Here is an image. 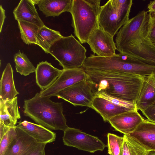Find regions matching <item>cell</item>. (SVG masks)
Here are the masks:
<instances>
[{
  "mask_svg": "<svg viewBox=\"0 0 155 155\" xmlns=\"http://www.w3.org/2000/svg\"><path fill=\"white\" fill-rule=\"evenodd\" d=\"M84 70L97 92L103 91L135 104L145 77L130 74Z\"/></svg>",
  "mask_w": 155,
  "mask_h": 155,
  "instance_id": "1",
  "label": "cell"
},
{
  "mask_svg": "<svg viewBox=\"0 0 155 155\" xmlns=\"http://www.w3.org/2000/svg\"><path fill=\"white\" fill-rule=\"evenodd\" d=\"M23 108L25 116L49 129L64 131L68 127L63 114L62 102H53L37 93L32 98L25 100Z\"/></svg>",
  "mask_w": 155,
  "mask_h": 155,
  "instance_id": "2",
  "label": "cell"
},
{
  "mask_svg": "<svg viewBox=\"0 0 155 155\" xmlns=\"http://www.w3.org/2000/svg\"><path fill=\"white\" fill-rule=\"evenodd\" d=\"M82 67L85 69L136 75L142 77L149 72V65L126 54L120 53L110 56L91 54L86 58Z\"/></svg>",
  "mask_w": 155,
  "mask_h": 155,
  "instance_id": "3",
  "label": "cell"
},
{
  "mask_svg": "<svg viewBox=\"0 0 155 155\" xmlns=\"http://www.w3.org/2000/svg\"><path fill=\"white\" fill-rule=\"evenodd\" d=\"M100 0H73L70 12L74 33L81 44L87 43L98 24Z\"/></svg>",
  "mask_w": 155,
  "mask_h": 155,
  "instance_id": "4",
  "label": "cell"
},
{
  "mask_svg": "<svg viewBox=\"0 0 155 155\" xmlns=\"http://www.w3.org/2000/svg\"><path fill=\"white\" fill-rule=\"evenodd\" d=\"M87 50L71 34L62 36L51 47L49 53L58 61L63 69L82 67L87 57Z\"/></svg>",
  "mask_w": 155,
  "mask_h": 155,
  "instance_id": "5",
  "label": "cell"
},
{
  "mask_svg": "<svg viewBox=\"0 0 155 155\" xmlns=\"http://www.w3.org/2000/svg\"><path fill=\"white\" fill-rule=\"evenodd\" d=\"M132 0H109L101 6L98 16L99 25L113 37L129 20Z\"/></svg>",
  "mask_w": 155,
  "mask_h": 155,
  "instance_id": "6",
  "label": "cell"
},
{
  "mask_svg": "<svg viewBox=\"0 0 155 155\" xmlns=\"http://www.w3.org/2000/svg\"><path fill=\"white\" fill-rule=\"evenodd\" d=\"M149 20L147 12L143 10L129 19L121 28L117 33L115 39L117 50L120 53L137 42L149 39Z\"/></svg>",
  "mask_w": 155,
  "mask_h": 155,
  "instance_id": "7",
  "label": "cell"
},
{
  "mask_svg": "<svg viewBox=\"0 0 155 155\" xmlns=\"http://www.w3.org/2000/svg\"><path fill=\"white\" fill-rule=\"evenodd\" d=\"M97 92L95 85L88 77L61 90L55 96L74 106H86L91 108Z\"/></svg>",
  "mask_w": 155,
  "mask_h": 155,
  "instance_id": "8",
  "label": "cell"
},
{
  "mask_svg": "<svg viewBox=\"0 0 155 155\" xmlns=\"http://www.w3.org/2000/svg\"><path fill=\"white\" fill-rule=\"evenodd\" d=\"M64 132L63 141L66 146L91 153L103 151L107 147L97 137L83 132L79 129L68 127Z\"/></svg>",
  "mask_w": 155,
  "mask_h": 155,
  "instance_id": "9",
  "label": "cell"
},
{
  "mask_svg": "<svg viewBox=\"0 0 155 155\" xmlns=\"http://www.w3.org/2000/svg\"><path fill=\"white\" fill-rule=\"evenodd\" d=\"M88 77L83 67L74 69H62L60 75L52 84L46 89L40 91V96L49 98L55 96L61 90Z\"/></svg>",
  "mask_w": 155,
  "mask_h": 155,
  "instance_id": "10",
  "label": "cell"
},
{
  "mask_svg": "<svg viewBox=\"0 0 155 155\" xmlns=\"http://www.w3.org/2000/svg\"><path fill=\"white\" fill-rule=\"evenodd\" d=\"M113 37L97 25L90 35L87 43L94 54L100 57L113 56L117 50Z\"/></svg>",
  "mask_w": 155,
  "mask_h": 155,
  "instance_id": "11",
  "label": "cell"
},
{
  "mask_svg": "<svg viewBox=\"0 0 155 155\" xmlns=\"http://www.w3.org/2000/svg\"><path fill=\"white\" fill-rule=\"evenodd\" d=\"M126 135L148 152L155 151V123L144 119L132 132Z\"/></svg>",
  "mask_w": 155,
  "mask_h": 155,
  "instance_id": "12",
  "label": "cell"
},
{
  "mask_svg": "<svg viewBox=\"0 0 155 155\" xmlns=\"http://www.w3.org/2000/svg\"><path fill=\"white\" fill-rule=\"evenodd\" d=\"M144 119L136 109L115 116L108 122L116 130L127 135L133 132Z\"/></svg>",
  "mask_w": 155,
  "mask_h": 155,
  "instance_id": "13",
  "label": "cell"
},
{
  "mask_svg": "<svg viewBox=\"0 0 155 155\" xmlns=\"http://www.w3.org/2000/svg\"><path fill=\"white\" fill-rule=\"evenodd\" d=\"M16 127V135L4 155H31L39 143L24 131Z\"/></svg>",
  "mask_w": 155,
  "mask_h": 155,
  "instance_id": "14",
  "label": "cell"
},
{
  "mask_svg": "<svg viewBox=\"0 0 155 155\" xmlns=\"http://www.w3.org/2000/svg\"><path fill=\"white\" fill-rule=\"evenodd\" d=\"M148 64L155 65V45L149 39L137 42L121 51Z\"/></svg>",
  "mask_w": 155,
  "mask_h": 155,
  "instance_id": "15",
  "label": "cell"
},
{
  "mask_svg": "<svg viewBox=\"0 0 155 155\" xmlns=\"http://www.w3.org/2000/svg\"><path fill=\"white\" fill-rule=\"evenodd\" d=\"M18 123L16 127L24 131L38 143H51L56 139L55 133L42 125L26 120L20 121Z\"/></svg>",
  "mask_w": 155,
  "mask_h": 155,
  "instance_id": "16",
  "label": "cell"
},
{
  "mask_svg": "<svg viewBox=\"0 0 155 155\" xmlns=\"http://www.w3.org/2000/svg\"><path fill=\"white\" fill-rule=\"evenodd\" d=\"M62 70L53 66L47 61H42L37 65L35 73L36 83L43 91L50 86L60 75Z\"/></svg>",
  "mask_w": 155,
  "mask_h": 155,
  "instance_id": "17",
  "label": "cell"
},
{
  "mask_svg": "<svg viewBox=\"0 0 155 155\" xmlns=\"http://www.w3.org/2000/svg\"><path fill=\"white\" fill-rule=\"evenodd\" d=\"M32 0H21L13 11L15 19L35 24L39 27L44 23L39 17Z\"/></svg>",
  "mask_w": 155,
  "mask_h": 155,
  "instance_id": "18",
  "label": "cell"
},
{
  "mask_svg": "<svg viewBox=\"0 0 155 155\" xmlns=\"http://www.w3.org/2000/svg\"><path fill=\"white\" fill-rule=\"evenodd\" d=\"M91 108L99 114L104 121L108 122L114 116L132 110L115 105L104 98L96 96L93 101Z\"/></svg>",
  "mask_w": 155,
  "mask_h": 155,
  "instance_id": "19",
  "label": "cell"
},
{
  "mask_svg": "<svg viewBox=\"0 0 155 155\" xmlns=\"http://www.w3.org/2000/svg\"><path fill=\"white\" fill-rule=\"evenodd\" d=\"M0 122L10 127H15L21 118L18 105V97L6 101L0 99Z\"/></svg>",
  "mask_w": 155,
  "mask_h": 155,
  "instance_id": "20",
  "label": "cell"
},
{
  "mask_svg": "<svg viewBox=\"0 0 155 155\" xmlns=\"http://www.w3.org/2000/svg\"><path fill=\"white\" fill-rule=\"evenodd\" d=\"M152 75L145 77L135 104L137 110L141 112L155 101V85Z\"/></svg>",
  "mask_w": 155,
  "mask_h": 155,
  "instance_id": "21",
  "label": "cell"
},
{
  "mask_svg": "<svg viewBox=\"0 0 155 155\" xmlns=\"http://www.w3.org/2000/svg\"><path fill=\"white\" fill-rule=\"evenodd\" d=\"M73 0H39V10L46 17L58 16L65 12H70Z\"/></svg>",
  "mask_w": 155,
  "mask_h": 155,
  "instance_id": "22",
  "label": "cell"
},
{
  "mask_svg": "<svg viewBox=\"0 0 155 155\" xmlns=\"http://www.w3.org/2000/svg\"><path fill=\"white\" fill-rule=\"evenodd\" d=\"M19 94L15 87L12 68L8 63L3 71L0 80V99L5 101L12 100Z\"/></svg>",
  "mask_w": 155,
  "mask_h": 155,
  "instance_id": "23",
  "label": "cell"
},
{
  "mask_svg": "<svg viewBox=\"0 0 155 155\" xmlns=\"http://www.w3.org/2000/svg\"><path fill=\"white\" fill-rule=\"evenodd\" d=\"M59 32L51 29L44 25L38 31L37 39L38 45L47 54L52 45L62 37Z\"/></svg>",
  "mask_w": 155,
  "mask_h": 155,
  "instance_id": "24",
  "label": "cell"
},
{
  "mask_svg": "<svg viewBox=\"0 0 155 155\" xmlns=\"http://www.w3.org/2000/svg\"><path fill=\"white\" fill-rule=\"evenodd\" d=\"M21 37L26 44L38 45L37 35L39 27L33 23L23 21H17Z\"/></svg>",
  "mask_w": 155,
  "mask_h": 155,
  "instance_id": "25",
  "label": "cell"
},
{
  "mask_svg": "<svg viewBox=\"0 0 155 155\" xmlns=\"http://www.w3.org/2000/svg\"><path fill=\"white\" fill-rule=\"evenodd\" d=\"M14 60L16 71L21 75L26 76L35 71L36 68L24 53L20 51L16 53Z\"/></svg>",
  "mask_w": 155,
  "mask_h": 155,
  "instance_id": "26",
  "label": "cell"
},
{
  "mask_svg": "<svg viewBox=\"0 0 155 155\" xmlns=\"http://www.w3.org/2000/svg\"><path fill=\"white\" fill-rule=\"evenodd\" d=\"M123 137L124 141L120 155H148L149 152L126 135L124 134Z\"/></svg>",
  "mask_w": 155,
  "mask_h": 155,
  "instance_id": "27",
  "label": "cell"
},
{
  "mask_svg": "<svg viewBox=\"0 0 155 155\" xmlns=\"http://www.w3.org/2000/svg\"><path fill=\"white\" fill-rule=\"evenodd\" d=\"M107 138L108 154L110 155H120L124 143V137L108 133Z\"/></svg>",
  "mask_w": 155,
  "mask_h": 155,
  "instance_id": "28",
  "label": "cell"
},
{
  "mask_svg": "<svg viewBox=\"0 0 155 155\" xmlns=\"http://www.w3.org/2000/svg\"><path fill=\"white\" fill-rule=\"evenodd\" d=\"M96 96L104 98L115 105L123 107L131 110L137 109L135 104L110 95L103 91L97 92Z\"/></svg>",
  "mask_w": 155,
  "mask_h": 155,
  "instance_id": "29",
  "label": "cell"
},
{
  "mask_svg": "<svg viewBox=\"0 0 155 155\" xmlns=\"http://www.w3.org/2000/svg\"><path fill=\"white\" fill-rule=\"evenodd\" d=\"M17 134L16 126L10 127L0 140V155H4L9 144Z\"/></svg>",
  "mask_w": 155,
  "mask_h": 155,
  "instance_id": "30",
  "label": "cell"
},
{
  "mask_svg": "<svg viewBox=\"0 0 155 155\" xmlns=\"http://www.w3.org/2000/svg\"><path fill=\"white\" fill-rule=\"evenodd\" d=\"M149 16L148 36L151 42L155 45V17Z\"/></svg>",
  "mask_w": 155,
  "mask_h": 155,
  "instance_id": "31",
  "label": "cell"
},
{
  "mask_svg": "<svg viewBox=\"0 0 155 155\" xmlns=\"http://www.w3.org/2000/svg\"><path fill=\"white\" fill-rule=\"evenodd\" d=\"M142 112L148 120L155 123V101Z\"/></svg>",
  "mask_w": 155,
  "mask_h": 155,
  "instance_id": "32",
  "label": "cell"
},
{
  "mask_svg": "<svg viewBox=\"0 0 155 155\" xmlns=\"http://www.w3.org/2000/svg\"><path fill=\"white\" fill-rule=\"evenodd\" d=\"M46 144L39 143L31 155H45V147Z\"/></svg>",
  "mask_w": 155,
  "mask_h": 155,
  "instance_id": "33",
  "label": "cell"
},
{
  "mask_svg": "<svg viewBox=\"0 0 155 155\" xmlns=\"http://www.w3.org/2000/svg\"><path fill=\"white\" fill-rule=\"evenodd\" d=\"M149 15L151 17H155V0L151 1L147 6Z\"/></svg>",
  "mask_w": 155,
  "mask_h": 155,
  "instance_id": "34",
  "label": "cell"
},
{
  "mask_svg": "<svg viewBox=\"0 0 155 155\" xmlns=\"http://www.w3.org/2000/svg\"><path fill=\"white\" fill-rule=\"evenodd\" d=\"M5 10L1 5L0 6V32L2 31V28L5 18Z\"/></svg>",
  "mask_w": 155,
  "mask_h": 155,
  "instance_id": "35",
  "label": "cell"
},
{
  "mask_svg": "<svg viewBox=\"0 0 155 155\" xmlns=\"http://www.w3.org/2000/svg\"><path fill=\"white\" fill-rule=\"evenodd\" d=\"M10 127L0 122V140L7 132Z\"/></svg>",
  "mask_w": 155,
  "mask_h": 155,
  "instance_id": "36",
  "label": "cell"
},
{
  "mask_svg": "<svg viewBox=\"0 0 155 155\" xmlns=\"http://www.w3.org/2000/svg\"><path fill=\"white\" fill-rule=\"evenodd\" d=\"M152 78L153 82L155 85V74H152Z\"/></svg>",
  "mask_w": 155,
  "mask_h": 155,
  "instance_id": "37",
  "label": "cell"
},
{
  "mask_svg": "<svg viewBox=\"0 0 155 155\" xmlns=\"http://www.w3.org/2000/svg\"><path fill=\"white\" fill-rule=\"evenodd\" d=\"M153 155H155V151H151Z\"/></svg>",
  "mask_w": 155,
  "mask_h": 155,
  "instance_id": "38",
  "label": "cell"
},
{
  "mask_svg": "<svg viewBox=\"0 0 155 155\" xmlns=\"http://www.w3.org/2000/svg\"><path fill=\"white\" fill-rule=\"evenodd\" d=\"M148 155H153L151 152H149Z\"/></svg>",
  "mask_w": 155,
  "mask_h": 155,
  "instance_id": "39",
  "label": "cell"
}]
</instances>
